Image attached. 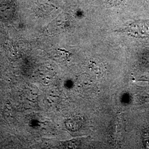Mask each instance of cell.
<instances>
[{
	"instance_id": "cell-1",
	"label": "cell",
	"mask_w": 149,
	"mask_h": 149,
	"mask_svg": "<svg viewBox=\"0 0 149 149\" xmlns=\"http://www.w3.org/2000/svg\"><path fill=\"white\" fill-rule=\"evenodd\" d=\"M119 32H124L133 37L149 38V21L134 22Z\"/></svg>"
}]
</instances>
